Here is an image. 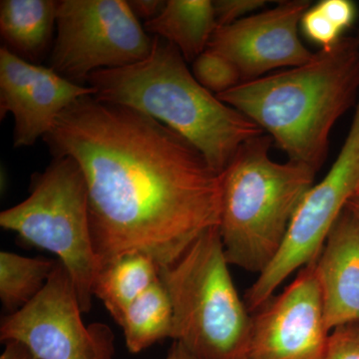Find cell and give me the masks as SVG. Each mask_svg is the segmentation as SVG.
<instances>
[{"label": "cell", "mask_w": 359, "mask_h": 359, "mask_svg": "<svg viewBox=\"0 0 359 359\" xmlns=\"http://www.w3.org/2000/svg\"><path fill=\"white\" fill-rule=\"evenodd\" d=\"M43 140L83 172L101 268L143 254L175 263L219 226L221 177L186 139L139 111L94 95L71 104Z\"/></svg>", "instance_id": "cell-1"}, {"label": "cell", "mask_w": 359, "mask_h": 359, "mask_svg": "<svg viewBox=\"0 0 359 359\" xmlns=\"http://www.w3.org/2000/svg\"><path fill=\"white\" fill-rule=\"evenodd\" d=\"M217 97L266 132L289 161L318 171L335 123L358 100L359 34Z\"/></svg>", "instance_id": "cell-2"}, {"label": "cell", "mask_w": 359, "mask_h": 359, "mask_svg": "<svg viewBox=\"0 0 359 359\" xmlns=\"http://www.w3.org/2000/svg\"><path fill=\"white\" fill-rule=\"evenodd\" d=\"M87 84L99 100L132 108L173 130L218 174L245 143L264 134L249 117L204 88L178 49L158 36L147 58L96 71Z\"/></svg>", "instance_id": "cell-3"}, {"label": "cell", "mask_w": 359, "mask_h": 359, "mask_svg": "<svg viewBox=\"0 0 359 359\" xmlns=\"http://www.w3.org/2000/svg\"><path fill=\"white\" fill-rule=\"evenodd\" d=\"M273 139L245 143L221 177L219 231L228 263L261 273L282 247L295 210L313 186V168L269 156Z\"/></svg>", "instance_id": "cell-4"}, {"label": "cell", "mask_w": 359, "mask_h": 359, "mask_svg": "<svg viewBox=\"0 0 359 359\" xmlns=\"http://www.w3.org/2000/svg\"><path fill=\"white\" fill-rule=\"evenodd\" d=\"M219 226L159 269L173 308V334L198 359H247L252 316L231 278Z\"/></svg>", "instance_id": "cell-5"}, {"label": "cell", "mask_w": 359, "mask_h": 359, "mask_svg": "<svg viewBox=\"0 0 359 359\" xmlns=\"http://www.w3.org/2000/svg\"><path fill=\"white\" fill-rule=\"evenodd\" d=\"M0 226L35 247L58 256L70 273L82 313L102 271L92 244L88 191L83 172L71 157H54L35 174L29 197L0 214Z\"/></svg>", "instance_id": "cell-6"}, {"label": "cell", "mask_w": 359, "mask_h": 359, "mask_svg": "<svg viewBox=\"0 0 359 359\" xmlns=\"http://www.w3.org/2000/svg\"><path fill=\"white\" fill-rule=\"evenodd\" d=\"M154 36L123 0H61L50 68L83 84L96 71L135 65L147 58Z\"/></svg>", "instance_id": "cell-7"}, {"label": "cell", "mask_w": 359, "mask_h": 359, "mask_svg": "<svg viewBox=\"0 0 359 359\" xmlns=\"http://www.w3.org/2000/svg\"><path fill=\"white\" fill-rule=\"evenodd\" d=\"M358 185L359 97L351 130L334 165L304 196L275 259L245 292L250 313L261 309L294 271L318 259L332 226Z\"/></svg>", "instance_id": "cell-8"}, {"label": "cell", "mask_w": 359, "mask_h": 359, "mask_svg": "<svg viewBox=\"0 0 359 359\" xmlns=\"http://www.w3.org/2000/svg\"><path fill=\"white\" fill-rule=\"evenodd\" d=\"M74 283L57 266L32 302L6 316L0 340L23 342L39 359H114L112 330L102 323L86 327Z\"/></svg>", "instance_id": "cell-9"}, {"label": "cell", "mask_w": 359, "mask_h": 359, "mask_svg": "<svg viewBox=\"0 0 359 359\" xmlns=\"http://www.w3.org/2000/svg\"><path fill=\"white\" fill-rule=\"evenodd\" d=\"M316 262L252 313L247 359H330Z\"/></svg>", "instance_id": "cell-10"}, {"label": "cell", "mask_w": 359, "mask_h": 359, "mask_svg": "<svg viewBox=\"0 0 359 359\" xmlns=\"http://www.w3.org/2000/svg\"><path fill=\"white\" fill-rule=\"evenodd\" d=\"M308 0H285L215 30L208 49L218 52L238 68L243 82L264 76L278 68L297 67L313 58L299 35Z\"/></svg>", "instance_id": "cell-11"}, {"label": "cell", "mask_w": 359, "mask_h": 359, "mask_svg": "<svg viewBox=\"0 0 359 359\" xmlns=\"http://www.w3.org/2000/svg\"><path fill=\"white\" fill-rule=\"evenodd\" d=\"M90 85L75 83L50 67L0 48V119L14 118L13 147H29L44 138L61 113L81 97L95 95Z\"/></svg>", "instance_id": "cell-12"}, {"label": "cell", "mask_w": 359, "mask_h": 359, "mask_svg": "<svg viewBox=\"0 0 359 359\" xmlns=\"http://www.w3.org/2000/svg\"><path fill=\"white\" fill-rule=\"evenodd\" d=\"M316 271L327 330L359 321V221L347 208L325 241Z\"/></svg>", "instance_id": "cell-13"}, {"label": "cell", "mask_w": 359, "mask_h": 359, "mask_svg": "<svg viewBox=\"0 0 359 359\" xmlns=\"http://www.w3.org/2000/svg\"><path fill=\"white\" fill-rule=\"evenodd\" d=\"M57 4L54 0H1L2 46L18 57L37 65L50 47L56 28Z\"/></svg>", "instance_id": "cell-14"}, {"label": "cell", "mask_w": 359, "mask_h": 359, "mask_svg": "<svg viewBox=\"0 0 359 359\" xmlns=\"http://www.w3.org/2000/svg\"><path fill=\"white\" fill-rule=\"evenodd\" d=\"M149 34L173 44L187 62L207 50L218 28L210 0H168L155 20L144 23Z\"/></svg>", "instance_id": "cell-15"}, {"label": "cell", "mask_w": 359, "mask_h": 359, "mask_svg": "<svg viewBox=\"0 0 359 359\" xmlns=\"http://www.w3.org/2000/svg\"><path fill=\"white\" fill-rule=\"evenodd\" d=\"M159 280V266L143 254H131L108 264L99 273L94 297L103 302L120 325L127 309Z\"/></svg>", "instance_id": "cell-16"}, {"label": "cell", "mask_w": 359, "mask_h": 359, "mask_svg": "<svg viewBox=\"0 0 359 359\" xmlns=\"http://www.w3.org/2000/svg\"><path fill=\"white\" fill-rule=\"evenodd\" d=\"M119 325L131 353H141L160 340L172 339L173 308L160 278L129 306Z\"/></svg>", "instance_id": "cell-17"}, {"label": "cell", "mask_w": 359, "mask_h": 359, "mask_svg": "<svg viewBox=\"0 0 359 359\" xmlns=\"http://www.w3.org/2000/svg\"><path fill=\"white\" fill-rule=\"evenodd\" d=\"M57 262L0 252V299L11 313L20 311L41 292Z\"/></svg>", "instance_id": "cell-18"}, {"label": "cell", "mask_w": 359, "mask_h": 359, "mask_svg": "<svg viewBox=\"0 0 359 359\" xmlns=\"http://www.w3.org/2000/svg\"><path fill=\"white\" fill-rule=\"evenodd\" d=\"M194 77L208 91L218 96L243 83L236 65L218 52L207 49L192 62Z\"/></svg>", "instance_id": "cell-19"}, {"label": "cell", "mask_w": 359, "mask_h": 359, "mask_svg": "<svg viewBox=\"0 0 359 359\" xmlns=\"http://www.w3.org/2000/svg\"><path fill=\"white\" fill-rule=\"evenodd\" d=\"M302 32L313 43L320 45L321 49L334 46L342 37V30L335 25L318 4L311 6L302 16Z\"/></svg>", "instance_id": "cell-20"}, {"label": "cell", "mask_w": 359, "mask_h": 359, "mask_svg": "<svg viewBox=\"0 0 359 359\" xmlns=\"http://www.w3.org/2000/svg\"><path fill=\"white\" fill-rule=\"evenodd\" d=\"M328 348L330 359H359V321L334 328Z\"/></svg>", "instance_id": "cell-21"}, {"label": "cell", "mask_w": 359, "mask_h": 359, "mask_svg": "<svg viewBox=\"0 0 359 359\" xmlns=\"http://www.w3.org/2000/svg\"><path fill=\"white\" fill-rule=\"evenodd\" d=\"M264 0H217L212 1L218 27L233 25L252 15L266 6Z\"/></svg>", "instance_id": "cell-22"}, {"label": "cell", "mask_w": 359, "mask_h": 359, "mask_svg": "<svg viewBox=\"0 0 359 359\" xmlns=\"http://www.w3.org/2000/svg\"><path fill=\"white\" fill-rule=\"evenodd\" d=\"M318 6L342 32L353 25L358 15V8L351 0H323Z\"/></svg>", "instance_id": "cell-23"}, {"label": "cell", "mask_w": 359, "mask_h": 359, "mask_svg": "<svg viewBox=\"0 0 359 359\" xmlns=\"http://www.w3.org/2000/svg\"><path fill=\"white\" fill-rule=\"evenodd\" d=\"M167 1L163 0H130L128 4L132 13L146 22L155 20L166 6Z\"/></svg>", "instance_id": "cell-24"}, {"label": "cell", "mask_w": 359, "mask_h": 359, "mask_svg": "<svg viewBox=\"0 0 359 359\" xmlns=\"http://www.w3.org/2000/svg\"><path fill=\"white\" fill-rule=\"evenodd\" d=\"M4 344L6 348L0 355V359H39L29 347L18 340H7Z\"/></svg>", "instance_id": "cell-25"}, {"label": "cell", "mask_w": 359, "mask_h": 359, "mask_svg": "<svg viewBox=\"0 0 359 359\" xmlns=\"http://www.w3.org/2000/svg\"><path fill=\"white\" fill-rule=\"evenodd\" d=\"M166 359H198L194 356L183 344L174 341Z\"/></svg>", "instance_id": "cell-26"}, {"label": "cell", "mask_w": 359, "mask_h": 359, "mask_svg": "<svg viewBox=\"0 0 359 359\" xmlns=\"http://www.w3.org/2000/svg\"><path fill=\"white\" fill-rule=\"evenodd\" d=\"M346 208L353 212L359 221V195L353 196L347 203Z\"/></svg>", "instance_id": "cell-27"}, {"label": "cell", "mask_w": 359, "mask_h": 359, "mask_svg": "<svg viewBox=\"0 0 359 359\" xmlns=\"http://www.w3.org/2000/svg\"><path fill=\"white\" fill-rule=\"evenodd\" d=\"M355 195H359V185L358 187V190H356Z\"/></svg>", "instance_id": "cell-28"}]
</instances>
